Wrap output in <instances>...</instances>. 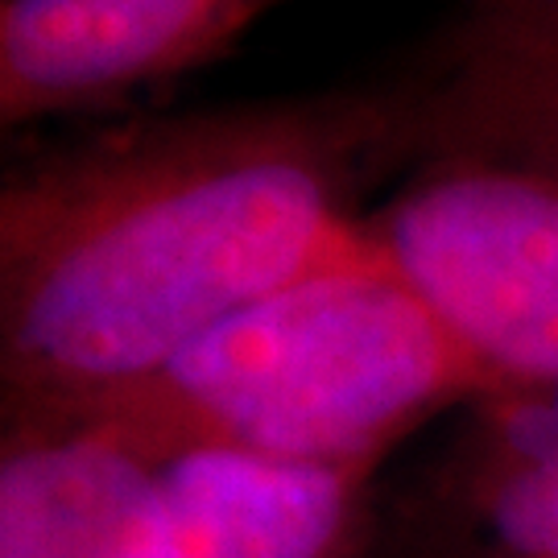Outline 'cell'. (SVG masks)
I'll list each match as a JSON object with an SVG mask.
<instances>
[{"instance_id": "7a4b0ae2", "label": "cell", "mask_w": 558, "mask_h": 558, "mask_svg": "<svg viewBox=\"0 0 558 558\" xmlns=\"http://www.w3.org/2000/svg\"><path fill=\"white\" fill-rule=\"evenodd\" d=\"M472 393H497V380L377 248L253 302L75 422H104L149 456L368 472L389 442Z\"/></svg>"}, {"instance_id": "277c9868", "label": "cell", "mask_w": 558, "mask_h": 558, "mask_svg": "<svg viewBox=\"0 0 558 558\" xmlns=\"http://www.w3.org/2000/svg\"><path fill=\"white\" fill-rule=\"evenodd\" d=\"M278 0H4L0 120L104 108L137 87L186 75Z\"/></svg>"}, {"instance_id": "52a82bcc", "label": "cell", "mask_w": 558, "mask_h": 558, "mask_svg": "<svg viewBox=\"0 0 558 558\" xmlns=\"http://www.w3.org/2000/svg\"><path fill=\"white\" fill-rule=\"evenodd\" d=\"M158 456L104 422L9 426L0 558H141Z\"/></svg>"}, {"instance_id": "5b68a950", "label": "cell", "mask_w": 558, "mask_h": 558, "mask_svg": "<svg viewBox=\"0 0 558 558\" xmlns=\"http://www.w3.org/2000/svg\"><path fill=\"white\" fill-rule=\"evenodd\" d=\"M364 468H286L223 451L158 456L141 558H339Z\"/></svg>"}, {"instance_id": "9c48e42d", "label": "cell", "mask_w": 558, "mask_h": 558, "mask_svg": "<svg viewBox=\"0 0 558 558\" xmlns=\"http://www.w3.org/2000/svg\"><path fill=\"white\" fill-rule=\"evenodd\" d=\"M468 21L558 38V0H463Z\"/></svg>"}, {"instance_id": "8992f818", "label": "cell", "mask_w": 558, "mask_h": 558, "mask_svg": "<svg viewBox=\"0 0 558 558\" xmlns=\"http://www.w3.org/2000/svg\"><path fill=\"white\" fill-rule=\"evenodd\" d=\"M410 92L414 149L558 191V38L463 21Z\"/></svg>"}, {"instance_id": "6da1fadb", "label": "cell", "mask_w": 558, "mask_h": 558, "mask_svg": "<svg viewBox=\"0 0 558 558\" xmlns=\"http://www.w3.org/2000/svg\"><path fill=\"white\" fill-rule=\"evenodd\" d=\"M414 149L410 92H331L108 129L0 191L9 426L75 422L253 302L377 253L348 191Z\"/></svg>"}, {"instance_id": "ba28073f", "label": "cell", "mask_w": 558, "mask_h": 558, "mask_svg": "<svg viewBox=\"0 0 558 558\" xmlns=\"http://www.w3.org/2000/svg\"><path fill=\"white\" fill-rule=\"evenodd\" d=\"M476 497L500 558H558V380L488 393Z\"/></svg>"}, {"instance_id": "3957f363", "label": "cell", "mask_w": 558, "mask_h": 558, "mask_svg": "<svg viewBox=\"0 0 558 558\" xmlns=\"http://www.w3.org/2000/svg\"><path fill=\"white\" fill-rule=\"evenodd\" d=\"M364 232L497 389L555 385V186L480 166H435Z\"/></svg>"}]
</instances>
